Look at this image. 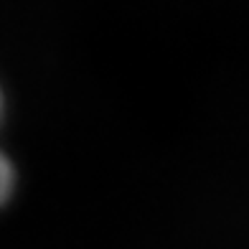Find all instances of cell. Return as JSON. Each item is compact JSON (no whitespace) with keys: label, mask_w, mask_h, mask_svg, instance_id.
<instances>
[{"label":"cell","mask_w":249,"mask_h":249,"mask_svg":"<svg viewBox=\"0 0 249 249\" xmlns=\"http://www.w3.org/2000/svg\"><path fill=\"white\" fill-rule=\"evenodd\" d=\"M13 188V171H10V163L5 160V155L0 153V203H3Z\"/></svg>","instance_id":"cell-1"}]
</instances>
